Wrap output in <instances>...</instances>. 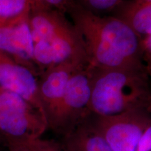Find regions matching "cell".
Segmentation results:
<instances>
[{
    "label": "cell",
    "instance_id": "1",
    "mask_svg": "<svg viewBox=\"0 0 151 151\" xmlns=\"http://www.w3.org/2000/svg\"><path fill=\"white\" fill-rule=\"evenodd\" d=\"M69 15L83 43L89 65L97 69L146 67L141 38L123 20L94 14L78 2Z\"/></svg>",
    "mask_w": 151,
    "mask_h": 151
},
{
    "label": "cell",
    "instance_id": "2",
    "mask_svg": "<svg viewBox=\"0 0 151 151\" xmlns=\"http://www.w3.org/2000/svg\"><path fill=\"white\" fill-rule=\"evenodd\" d=\"M150 76L146 67H94L90 105L92 114L114 116L132 109L150 106Z\"/></svg>",
    "mask_w": 151,
    "mask_h": 151
},
{
    "label": "cell",
    "instance_id": "3",
    "mask_svg": "<svg viewBox=\"0 0 151 151\" xmlns=\"http://www.w3.org/2000/svg\"><path fill=\"white\" fill-rule=\"evenodd\" d=\"M48 128L41 111L20 96L0 88V139L7 148L27 146Z\"/></svg>",
    "mask_w": 151,
    "mask_h": 151
},
{
    "label": "cell",
    "instance_id": "4",
    "mask_svg": "<svg viewBox=\"0 0 151 151\" xmlns=\"http://www.w3.org/2000/svg\"><path fill=\"white\" fill-rule=\"evenodd\" d=\"M94 67L89 64L73 73L49 128L65 137L92 114L90 98Z\"/></svg>",
    "mask_w": 151,
    "mask_h": 151
},
{
    "label": "cell",
    "instance_id": "5",
    "mask_svg": "<svg viewBox=\"0 0 151 151\" xmlns=\"http://www.w3.org/2000/svg\"><path fill=\"white\" fill-rule=\"evenodd\" d=\"M90 121L113 151H137L151 122V106L109 116L91 114Z\"/></svg>",
    "mask_w": 151,
    "mask_h": 151
},
{
    "label": "cell",
    "instance_id": "6",
    "mask_svg": "<svg viewBox=\"0 0 151 151\" xmlns=\"http://www.w3.org/2000/svg\"><path fill=\"white\" fill-rule=\"evenodd\" d=\"M33 55L39 75L71 60L88 59L83 43L75 27L67 33L35 43Z\"/></svg>",
    "mask_w": 151,
    "mask_h": 151
},
{
    "label": "cell",
    "instance_id": "7",
    "mask_svg": "<svg viewBox=\"0 0 151 151\" xmlns=\"http://www.w3.org/2000/svg\"><path fill=\"white\" fill-rule=\"evenodd\" d=\"M88 63L86 58L73 60L47 69L39 75V97L48 128L53 121L71 76Z\"/></svg>",
    "mask_w": 151,
    "mask_h": 151
},
{
    "label": "cell",
    "instance_id": "8",
    "mask_svg": "<svg viewBox=\"0 0 151 151\" xmlns=\"http://www.w3.org/2000/svg\"><path fill=\"white\" fill-rule=\"evenodd\" d=\"M38 77L29 68L0 51V88L20 96L45 115L39 97Z\"/></svg>",
    "mask_w": 151,
    "mask_h": 151
},
{
    "label": "cell",
    "instance_id": "9",
    "mask_svg": "<svg viewBox=\"0 0 151 151\" xmlns=\"http://www.w3.org/2000/svg\"><path fill=\"white\" fill-rule=\"evenodd\" d=\"M28 16L16 21L0 24V51L7 54L39 76L34 61L35 43Z\"/></svg>",
    "mask_w": 151,
    "mask_h": 151
},
{
    "label": "cell",
    "instance_id": "10",
    "mask_svg": "<svg viewBox=\"0 0 151 151\" xmlns=\"http://www.w3.org/2000/svg\"><path fill=\"white\" fill-rule=\"evenodd\" d=\"M28 21L34 43L47 40L74 29L65 15L41 0H32Z\"/></svg>",
    "mask_w": 151,
    "mask_h": 151
},
{
    "label": "cell",
    "instance_id": "11",
    "mask_svg": "<svg viewBox=\"0 0 151 151\" xmlns=\"http://www.w3.org/2000/svg\"><path fill=\"white\" fill-rule=\"evenodd\" d=\"M90 116L64 137L62 142L71 151H113L94 128Z\"/></svg>",
    "mask_w": 151,
    "mask_h": 151
},
{
    "label": "cell",
    "instance_id": "12",
    "mask_svg": "<svg viewBox=\"0 0 151 151\" xmlns=\"http://www.w3.org/2000/svg\"><path fill=\"white\" fill-rule=\"evenodd\" d=\"M113 16L125 21L141 38L151 35V1H124L114 11Z\"/></svg>",
    "mask_w": 151,
    "mask_h": 151
},
{
    "label": "cell",
    "instance_id": "13",
    "mask_svg": "<svg viewBox=\"0 0 151 151\" xmlns=\"http://www.w3.org/2000/svg\"><path fill=\"white\" fill-rule=\"evenodd\" d=\"M31 2L32 0H0V24L27 16Z\"/></svg>",
    "mask_w": 151,
    "mask_h": 151
},
{
    "label": "cell",
    "instance_id": "14",
    "mask_svg": "<svg viewBox=\"0 0 151 151\" xmlns=\"http://www.w3.org/2000/svg\"><path fill=\"white\" fill-rule=\"evenodd\" d=\"M123 0H78L81 6L94 14L114 11Z\"/></svg>",
    "mask_w": 151,
    "mask_h": 151
},
{
    "label": "cell",
    "instance_id": "15",
    "mask_svg": "<svg viewBox=\"0 0 151 151\" xmlns=\"http://www.w3.org/2000/svg\"><path fill=\"white\" fill-rule=\"evenodd\" d=\"M30 151H71L64 143L55 140L44 139L40 137L35 139L28 144Z\"/></svg>",
    "mask_w": 151,
    "mask_h": 151
},
{
    "label": "cell",
    "instance_id": "16",
    "mask_svg": "<svg viewBox=\"0 0 151 151\" xmlns=\"http://www.w3.org/2000/svg\"><path fill=\"white\" fill-rule=\"evenodd\" d=\"M141 52L143 64L151 75V35L141 38Z\"/></svg>",
    "mask_w": 151,
    "mask_h": 151
},
{
    "label": "cell",
    "instance_id": "17",
    "mask_svg": "<svg viewBox=\"0 0 151 151\" xmlns=\"http://www.w3.org/2000/svg\"><path fill=\"white\" fill-rule=\"evenodd\" d=\"M43 3L52 8L55 9L62 14H69L77 1L75 0H41Z\"/></svg>",
    "mask_w": 151,
    "mask_h": 151
},
{
    "label": "cell",
    "instance_id": "18",
    "mask_svg": "<svg viewBox=\"0 0 151 151\" xmlns=\"http://www.w3.org/2000/svg\"><path fill=\"white\" fill-rule=\"evenodd\" d=\"M137 151H151V142L139 141Z\"/></svg>",
    "mask_w": 151,
    "mask_h": 151
},
{
    "label": "cell",
    "instance_id": "19",
    "mask_svg": "<svg viewBox=\"0 0 151 151\" xmlns=\"http://www.w3.org/2000/svg\"><path fill=\"white\" fill-rule=\"evenodd\" d=\"M8 149L9 151H30L27 146H11Z\"/></svg>",
    "mask_w": 151,
    "mask_h": 151
},
{
    "label": "cell",
    "instance_id": "20",
    "mask_svg": "<svg viewBox=\"0 0 151 151\" xmlns=\"http://www.w3.org/2000/svg\"><path fill=\"white\" fill-rule=\"evenodd\" d=\"M134 1L138 2H146V1H151V0H134Z\"/></svg>",
    "mask_w": 151,
    "mask_h": 151
}]
</instances>
